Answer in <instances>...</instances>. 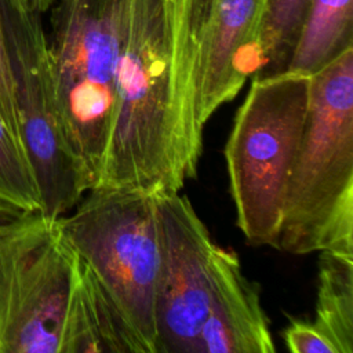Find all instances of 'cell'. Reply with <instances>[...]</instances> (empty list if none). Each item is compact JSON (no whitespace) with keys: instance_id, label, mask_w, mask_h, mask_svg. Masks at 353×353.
Segmentation results:
<instances>
[{"instance_id":"5bb4252c","label":"cell","mask_w":353,"mask_h":353,"mask_svg":"<svg viewBox=\"0 0 353 353\" xmlns=\"http://www.w3.org/2000/svg\"><path fill=\"white\" fill-rule=\"evenodd\" d=\"M0 199L40 208L39 186L19 135L0 113Z\"/></svg>"},{"instance_id":"8992f818","label":"cell","mask_w":353,"mask_h":353,"mask_svg":"<svg viewBox=\"0 0 353 353\" xmlns=\"http://www.w3.org/2000/svg\"><path fill=\"white\" fill-rule=\"evenodd\" d=\"M59 216L68 240L142 343L157 353L156 295L160 234L154 193L94 186Z\"/></svg>"},{"instance_id":"7c38bea8","label":"cell","mask_w":353,"mask_h":353,"mask_svg":"<svg viewBox=\"0 0 353 353\" xmlns=\"http://www.w3.org/2000/svg\"><path fill=\"white\" fill-rule=\"evenodd\" d=\"M338 353H353V254L321 251L313 321Z\"/></svg>"},{"instance_id":"5b68a950","label":"cell","mask_w":353,"mask_h":353,"mask_svg":"<svg viewBox=\"0 0 353 353\" xmlns=\"http://www.w3.org/2000/svg\"><path fill=\"white\" fill-rule=\"evenodd\" d=\"M310 105V76L252 77L225 145L236 222L255 245L277 247L288 178Z\"/></svg>"},{"instance_id":"e0dca14e","label":"cell","mask_w":353,"mask_h":353,"mask_svg":"<svg viewBox=\"0 0 353 353\" xmlns=\"http://www.w3.org/2000/svg\"><path fill=\"white\" fill-rule=\"evenodd\" d=\"M54 3H55V0H30V7L34 11L41 14V12L48 11Z\"/></svg>"},{"instance_id":"4fadbf2b","label":"cell","mask_w":353,"mask_h":353,"mask_svg":"<svg viewBox=\"0 0 353 353\" xmlns=\"http://www.w3.org/2000/svg\"><path fill=\"white\" fill-rule=\"evenodd\" d=\"M309 6L310 0L265 1L258 40L259 68L252 77H269L287 70Z\"/></svg>"},{"instance_id":"9a60e30c","label":"cell","mask_w":353,"mask_h":353,"mask_svg":"<svg viewBox=\"0 0 353 353\" xmlns=\"http://www.w3.org/2000/svg\"><path fill=\"white\" fill-rule=\"evenodd\" d=\"M283 336L288 350L294 353H338L334 343L310 321L291 319Z\"/></svg>"},{"instance_id":"9c48e42d","label":"cell","mask_w":353,"mask_h":353,"mask_svg":"<svg viewBox=\"0 0 353 353\" xmlns=\"http://www.w3.org/2000/svg\"><path fill=\"white\" fill-rule=\"evenodd\" d=\"M266 0H194L196 112L204 128L259 68Z\"/></svg>"},{"instance_id":"3957f363","label":"cell","mask_w":353,"mask_h":353,"mask_svg":"<svg viewBox=\"0 0 353 353\" xmlns=\"http://www.w3.org/2000/svg\"><path fill=\"white\" fill-rule=\"evenodd\" d=\"M50 10L47 44L57 105L68 145L91 189L112 130L131 0H55Z\"/></svg>"},{"instance_id":"8fae6325","label":"cell","mask_w":353,"mask_h":353,"mask_svg":"<svg viewBox=\"0 0 353 353\" xmlns=\"http://www.w3.org/2000/svg\"><path fill=\"white\" fill-rule=\"evenodd\" d=\"M353 47V0H310L285 72L312 76Z\"/></svg>"},{"instance_id":"ba28073f","label":"cell","mask_w":353,"mask_h":353,"mask_svg":"<svg viewBox=\"0 0 353 353\" xmlns=\"http://www.w3.org/2000/svg\"><path fill=\"white\" fill-rule=\"evenodd\" d=\"M154 204L160 234L157 353H196L226 248L212 240L189 199L179 192H154Z\"/></svg>"},{"instance_id":"ac0fdd59","label":"cell","mask_w":353,"mask_h":353,"mask_svg":"<svg viewBox=\"0 0 353 353\" xmlns=\"http://www.w3.org/2000/svg\"><path fill=\"white\" fill-rule=\"evenodd\" d=\"M23 1H26V3L30 6V0H23Z\"/></svg>"},{"instance_id":"52a82bcc","label":"cell","mask_w":353,"mask_h":353,"mask_svg":"<svg viewBox=\"0 0 353 353\" xmlns=\"http://www.w3.org/2000/svg\"><path fill=\"white\" fill-rule=\"evenodd\" d=\"M6 51L19 137L32 165L41 210L62 216L90 183L72 153L59 116L40 12L23 0H1Z\"/></svg>"},{"instance_id":"6da1fadb","label":"cell","mask_w":353,"mask_h":353,"mask_svg":"<svg viewBox=\"0 0 353 353\" xmlns=\"http://www.w3.org/2000/svg\"><path fill=\"white\" fill-rule=\"evenodd\" d=\"M194 0H131L95 186L179 192L197 174Z\"/></svg>"},{"instance_id":"2e32d148","label":"cell","mask_w":353,"mask_h":353,"mask_svg":"<svg viewBox=\"0 0 353 353\" xmlns=\"http://www.w3.org/2000/svg\"><path fill=\"white\" fill-rule=\"evenodd\" d=\"M0 113L6 117L11 128L19 135V125H18V116L12 91V79L6 51V41H4V25H3V8L0 0ZM21 138V137H19Z\"/></svg>"},{"instance_id":"30bf717a","label":"cell","mask_w":353,"mask_h":353,"mask_svg":"<svg viewBox=\"0 0 353 353\" xmlns=\"http://www.w3.org/2000/svg\"><path fill=\"white\" fill-rule=\"evenodd\" d=\"M274 350L259 287L244 274L236 252L225 250L218 285L197 336L196 353Z\"/></svg>"},{"instance_id":"7a4b0ae2","label":"cell","mask_w":353,"mask_h":353,"mask_svg":"<svg viewBox=\"0 0 353 353\" xmlns=\"http://www.w3.org/2000/svg\"><path fill=\"white\" fill-rule=\"evenodd\" d=\"M277 248L353 254V47L310 76V105Z\"/></svg>"},{"instance_id":"277c9868","label":"cell","mask_w":353,"mask_h":353,"mask_svg":"<svg viewBox=\"0 0 353 353\" xmlns=\"http://www.w3.org/2000/svg\"><path fill=\"white\" fill-rule=\"evenodd\" d=\"M80 273L59 216L0 199V353H63Z\"/></svg>"}]
</instances>
